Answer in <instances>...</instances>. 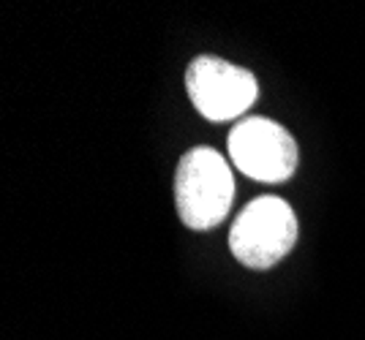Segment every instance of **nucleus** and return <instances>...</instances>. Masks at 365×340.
I'll return each mask as SVG.
<instances>
[{
	"label": "nucleus",
	"mask_w": 365,
	"mask_h": 340,
	"mask_svg": "<svg viewBox=\"0 0 365 340\" xmlns=\"http://www.w3.org/2000/svg\"><path fill=\"white\" fill-rule=\"evenodd\" d=\"M237 196L229 158L213 147H191L175 171V210L185 229L213 232L232 213Z\"/></svg>",
	"instance_id": "obj_1"
},
{
	"label": "nucleus",
	"mask_w": 365,
	"mask_h": 340,
	"mask_svg": "<svg viewBox=\"0 0 365 340\" xmlns=\"http://www.w3.org/2000/svg\"><path fill=\"white\" fill-rule=\"evenodd\" d=\"M229 253L245 270H273L300 240V221L281 196H257L235 216L229 226Z\"/></svg>",
	"instance_id": "obj_2"
},
{
	"label": "nucleus",
	"mask_w": 365,
	"mask_h": 340,
	"mask_svg": "<svg viewBox=\"0 0 365 340\" xmlns=\"http://www.w3.org/2000/svg\"><path fill=\"white\" fill-rule=\"evenodd\" d=\"M229 164L264 186L287 183L300 166V147L287 125L264 115H248L227 137Z\"/></svg>",
	"instance_id": "obj_3"
},
{
	"label": "nucleus",
	"mask_w": 365,
	"mask_h": 340,
	"mask_svg": "<svg viewBox=\"0 0 365 340\" xmlns=\"http://www.w3.org/2000/svg\"><path fill=\"white\" fill-rule=\"evenodd\" d=\"M185 93L207 123H240L259 101V79L245 65L199 55L185 68Z\"/></svg>",
	"instance_id": "obj_4"
}]
</instances>
